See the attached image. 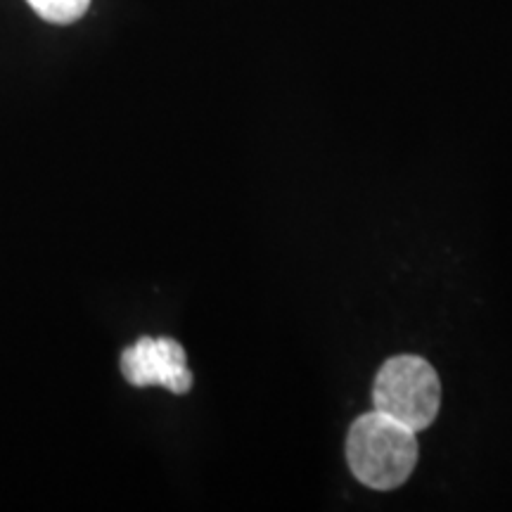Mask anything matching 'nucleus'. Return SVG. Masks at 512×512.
Listing matches in <instances>:
<instances>
[{"mask_svg": "<svg viewBox=\"0 0 512 512\" xmlns=\"http://www.w3.org/2000/svg\"><path fill=\"white\" fill-rule=\"evenodd\" d=\"M347 460L361 484L377 491L396 489L418 465V439L401 422L370 411L351 425Z\"/></svg>", "mask_w": 512, "mask_h": 512, "instance_id": "obj_1", "label": "nucleus"}, {"mask_svg": "<svg viewBox=\"0 0 512 512\" xmlns=\"http://www.w3.org/2000/svg\"><path fill=\"white\" fill-rule=\"evenodd\" d=\"M375 411L406 425L415 434L437 420L441 406V382L425 358L394 356L380 368L373 389Z\"/></svg>", "mask_w": 512, "mask_h": 512, "instance_id": "obj_2", "label": "nucleus"}, {"mask_svg": "<svg viewBox=\"0 0 512 512\" xmlns=\"http://www.w3.org/2000/svg\"><path fill=\"white\" fill-rule=\"evenodd\" d=\"M121 373L133 387H159L185 394L192 387L188 358L176 339L143 337L121 354Z\"/></svg>", "mask_w": 512, "mask_h": 512, "instance_id": "obj_3", "label": "nucleus"}, {"mask_svg": "<svg viewBox=\"0 0 512 512\" xmlns=\"http://www.w3.org/2000/svg\"><path fill=\"white\" fill-rule=\"evenodd\" d=\"M38 17L50 24H72L86 15L91 0H27Z\"/></svg>", "mask_w": 512, "mask_h": 512, "instance_id": "obj_4", "label": "nucleus"}]
</instances>
